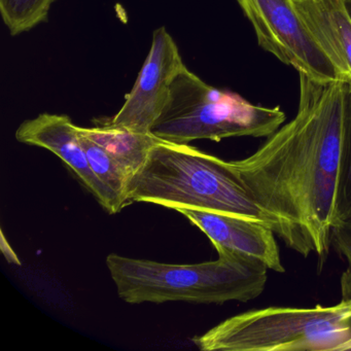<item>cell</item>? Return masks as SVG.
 Returning <instances> with one entry per match:
<instances>
[{
    "mask_svg": "<svg viewBox=\"0 0 351 351\" xmlns=\"http://www.w3.org/2000/svg\"><path fill=\"white\" fill-rule=\"evenodd\" d=\"M300 75L291 122L245 159L230 161L256 202L291 226L302 256L330 252L347 82Z\"/></svg>",
    "mask_w": 351,
    "mask_h": 351,
    "instance_id": "6da1fadb",
    "label": "cell"
},
{
    "mask_svg": "<svg viewBox=\"0 0 351 351\" xmlns=\"http://www.w3.org/2000/svg\"><path fill=\"white\" fill-rule=\"evenodd\" d=\"M141 202L254 219L271 228L298 254L303 252L293 228L256 202L230 161L189 145L160 141L151 149L145 165L127 184L125 204Z\"/></svg>",
    "mask_w": 351,
    "mask_h": 351,
    "instance_id": "7a4b0ae2",
    "label": "cell"
},
{
    "mask_svg": "<svg viewBox=\"0 0 351 351\" xmlns=\"http://www.w3.org/2000/svg\"><path fill=\"white\" fill-rule=\"evenodd\" d=\"M106 266L119 297L129 304L245 303L262 295L269 270L262 263L234 256L176 265L110 254Z\"/></svg>",
    "mask_w": 351,
    "mask_h": 351,
    "instance_id": "3957f363",
    "label": "cell"
},
{
    "mask_svg": "<svg viewBox=\"0 0 351 351\" xmlns=\"http://www.w3.org/2000/svg\"><path fill=\"white\" fill-rule=\"evenodd\" d=\"M193 342L202 351L347 350L351 300L332 306L250 310L194 337Z\"/></svg>",
    "mask_w": 351,
    "mask_h": 351,
    "instance_id": "277c9868",
    "label": "cell"
},
{
    "mask_svg": "<svg viewBox=\"0 0 351 351\" xmlns=\"http://www.w3.org/2000/svg\"><path fill=\"white\" fill-rule=\"evenodd\" d=\"M285 119L278 106H256L237 94L213 87L184 65L172 82L167 104L151 134L178 145L200 139L269 137Z\"/></svg>",
    "mask_w": 351,
    "mask_h": 351,
    "instance_id": "5b68a950",
    "label": "cell"
},
{
    "mask_svg": "<svg viewBox=\"0 0 351 351\" xmlns=\"http://www.w3.org/2000/svg\"><path fill=\"white\" fill-rule=\"evenodd\" d=\"M236 1L252 23L263 50L313 81L346 82L316 42L291 0Z\"/></svg>",
    "mask_w": 351,
    "mask_h": 351,
    "instance_id": "8992f818",
    "label": "cell"
},
{
    "mask_svg": "<svg viewBox=\"0 0 351 351\" xmlns=\"http://www.w3.org/2000/svg\"><path fill=\"white\" fill-rule=\"evenodd\" d=\"M184 66L178 46L165 27L154 32L151 50L121 110L95 125L151 133L169 97L172 82Z\"/></svg>",
    "mask_w": 351,
    "mask_h": 351,
    "instance_id": "52a82bcc",
    "label": "cell"
},
{
    "mask_svg": "<svg viewBox=\"0 0 351 351\" xmlns=\"http://www.w3.org/2000/svg\"><path fill=\"white\" fill-rule=\"evenodd\" d=\"M15 136L19 143L43 147L60 158L110 215L124 208L118 196L94 174L80 141L77 126L66 114H40L22 123Z\"/></svg>",
    "mask_w": 351,
    "mask_h": 351,
    "instance_id": "ba28073f",
    "label": "cell"
},
{
    "mask_svg": "<svg viewBox=\"0 0 351 351\" xmlns=\"http://www.w3.org/2000/svg\"><path fill=\"white\" fill-rule=\"evenodd\" d=\"M210 240L219 256L262 263L269 270L285 272L275 232L268 226L237 215L199 209L176 208Z\"/></svg>",
    "mask_w": 351,
    "mask_h": 351,
    "instance_id": "9c48e42d",
    "label": "cell"
},
{
    "mask_svg": "<svg viewBox=\"0 0 351 351\" xmlns=\"http://www.w3.org/2000/svg\"><path fill=\"white\" fill-rule=\"evenodd\" d=\"M322 50L351 83V18L346 0H291Z\"/></svg>",
    "mask_w": 351,
    "mask_h": 351,
    "instance_id": "30bf717a",
    "label": "cell"
},
{
    "mask_svg": "<svg viewBox=\"0 0 351 351\" xmlns=\"http://www.w3.org/2000/svg\"><path fill=\"white\" fill-rule=\"evenodd\" d=\"M79 131L101 145L126 172L129 180L145 165L149 152L160 141L151 133L101 125L92 128L79 127Z\"/></svg>",
    "mask_w": 351,
    "mask_h": 351,
    "instance_id": "8fae6325",
    "label": "cell"
},
{
    "mask_svg": "<svg viewBox=\"0 0 351 351\" xmlns=\"http://www.w3.org/2000/svg\"><path fill=\"white\" fill-rule=\"evenodd\" d=\"M351 219V83H347L334 225Z\"/></svg>",
    "mask_w": 351,
    "mask_h": 351,
    "instance_id": "7c38bea8",
    "label": "cell"
},
{
    "mask_svg": "<svg viewBox=\"0 0 351 351\" xmlns=\"http://www.w3.org/2000/svg\"><path fill=\"white\" fill-rule=\"evenodd\" d=\"M56 1L58 0H0V13L11 36H20L48 22Z\"/></svg>",
    "mask_w": 351,
    "mask_h": 351,
    "instance_id": "4fadbf2b",
    "label": "cell"
},
{
    "mask_svg": "<svg viewBox=\"0 0 351 351\" xmlns=\"http://www.w3.org/2000/svg\"><path fill=\"white\" fill-rule=\"evenodd\" d=\"M77 133L94 174L112 192H114L122 201L124 206H126L125 197H126L127 184L129 182L126 172L101 145L80 132L79 126H77Z\"/></svg>",
    "mask_w": 351,
    "mask_h": 351,
    "instance_id": "5bb4252c",
    "label": "cell"
},
{
    "mask_svg": "<svg viewBox=\"0 0 351 351\" xmlns=\"http://www.w3.org/2000/svg\"><path fill=\"white\" fill-rule=\"evenodd\" d=\"M330 242L346 261V268L340 279L341 300H351V219L334 225Z\"/></svg>",
    "mask_w": 351,
    "mask_h": 351,
    "instance_id": "9a60e30c",
    "label": "cell"
},
{
    "mask_svg": "<svg viewBox=\"0 0 351 351\" xmlns=\"http://www.w3.org/2000/svg\"><path fill=\"white\" fill-rule=\"evenodd\" d=\"M1 250H3V254L7 258L8 262L13 263V264L20 265L19 258L16 256L14 250H12L11 246L5 242V237L3 233H1Z\"/></svg>",
    "mask_w": 351,
    "mask_h": 351,
    "instance_id": "2e32d148",
    "label": "cell"
},
{
    "mask_svg": "<svg viewBox=\"0 0 351 351\" xmlns=\"http://www.w3.org/2000/svg\"><path fill=\"white\" fill-rule=\"evenodd\" d=\"M346 8L347 11H348L349 16L351 18V0H346Z\"/></svg>",
    "mask_w": 351,
    "mask_h": 351,
    "instance_id": "e0dca14e",
    "label": "cell"
}]
</instances>
